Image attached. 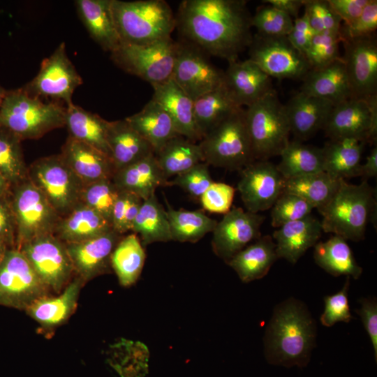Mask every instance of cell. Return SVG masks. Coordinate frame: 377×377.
Wrapping results in <instances>:
<instances>
[{"label": "cell", "instance_id": "obj_1", "mask_svg": "<svg viewBox=\"0 0 377 377\" xmlns=\"http://www.w3.org/2000/svg\"><path fill=\"white\" fill-rule=\"evenodd\" d=\"M251 17L244 0H184L175 19L191 43L230 61L252 41Z\"/></svg>", "mask_w": 377, "mask_h": 377}, {"label": "cell", "instance_id": "obj_2", "mask_svg": "<svg viewBox=\"0 0 377 377\" xmlns=\"http://www.w3.org/2000/svg\"><path fill=\"white\" fill-rule=\"evenodd\" d=\"M316 337V321L300 301L289 298L277 305L264 343L267 361L286 367L309 363Z\"/></svg>", "mask_w": 377, "mask_h": 377}, {"label": "cell", "instance_id": "obj_3", "mask_svg": "<svg viewBox=\"0 0 377 377\" xmlns=\"http://www.w3.org/2000/svg\"><path fill=\"white\" fill-rule=\"evenodd\" d=\"M376 207L374 189L362 181L350 184L341 179L330 201L318 209L323 231L357 242L364 238L367 225Z\"/></svg>", "mask_w": 377, "mask_h": 377}, {"label": "cell", "instance_id": "obj_4", "mask_svg": "<svg viewBox=\"0 0 377 377\" xmlns=\"http://www.w3.org/2000/svg\"><path fill=\"white\" fill-rule=\"evenodd\" d=\"M113 19L122 43L145 45L171 37L176 19L163 0H111Z\"/></svg>", "mask_w": 377, "mask_h": 377}, {"label": "cell", "instance_id": "obj_5", "mask_svg": "<svg viewBox=\"0 0 377 377\" xmlns=\"http://www.w3.org/2000/svg\"><path fill=\"white\" fill-rule=\"evenodd\" d=\"M66 106L57 101L45 103L22 87L9 90L0 110V125L22 141L36 140L65 126Z\"/></svg>", "mask_w": 377, "mask_h": 377}, {"label": "cell", "instance_id": "obj_6", "mask_svg": "<svg viewBox=\"0 0 377 377\" xmlns=\"http://www.w3.org/2000/svg\"><path fill=\"white\" fill-rule=\"evenodd\" d=\"M245 120L255 161L280 155L290 141V130L284 104L274 89L245 109Z\"/></svg>", "mask_w": 377, "mask_h": 377}, {"label": "cell", "instance_id": "obj_7", "mask_svg": "<svg viewBox=\"0 0 377 377\" xmlns=\"http://www.w3.org/2000/svg\"><path fill=\"white\" fill-rule=\"evenodd\" d=\"M198 143L209 165L239 171L255 161L243 108L219 122Z\"/></svg>", "mask_w": 377, "mask_h": 377}, {"label": "cell", "instance_id": "obj_8", "mask_svg": "<svg viewBox=\"0 0 377 377\" xmlns=\"http://www.w3.org/2000/svg\"><path fill=\"white\" fill-rule=\"evenodd\" d=\"M28 179L60 216L80 202L84 184L59 154L38 158L28 165Z\"/></svg>", "mask_w": 377, "mask_h": 377}, {"label": "cell", "instance_id": "obj_9", "mask_svg": "<svg viewBox=\"0 0 377 377\" xmlns=\"http://www.w3.org/2000/svg\"><path fill=\"white\" fill-rule=\"evenodd\" d=\"M176 48L171 37L145 45L122 43L110 59L125 72L154 85L172 77Z\"/></svg>", "mask_w": 377, "mask_h": 377}, {"label": "cell", "instance_id": "obj_10", "mask_svg": "<svg viewBox=\"0 0 377 377\" xmlns=\"http://www.w3.org/2000/svg\"><path fill=\"white\" fill-rule=\"evenodd\" d=\"M16 226V247L39 236L53 234L60 216L27 179L10 188Z\"/></svg>", "mask_w": 377, "mask_h": 377}, {"label": "cell", "instance_id": "obj_11", "mask_svg": "<svg viewBox=\"0 0 377 377\" xmlns=\"http://www.w3.org/2000/svg\"><path fill=\"white\" fill-rule=\"evenodd\" d=\"M50 293L22 252L8 249L0 263V306L25 311Z\"/></svg>", "mask_w": 377, "mask_h": 377}, {"label": "cell", "instance_id": "obj_12", "mask_svg": "<svg viewBox=\"0 0 377 377\" xmlns=\"http://www.w3.org/2000/svg\"><path fill=\"white\" fill-rule=\"evenodd\" d=\"M17 249L50 292L59 293L75 275L66 244L53 234L36 237Z\"/></svg>", "mask_w": 377, "mask_h": 377}, {"label": "cell", "instance_id": "obj_13", "mask_svg": "<svg viewBox=\"0 0 377 377\" xmlns=\"http://www.w3.org/2000/svg\"><path fill=\"white\" fill-rule=\"evenodd\" d=\"M249 59L270 77L303 80L311 69L306 58L287 36L255 34L249 46Z\"/></svg>", "mask_w": 377, "mask_h": 377}, {"label": "cell", "instance_id": "obj_14", "mask_svg": "<svg viewBox=\"0 0 377 377\" xmlns=\"http://www.w3.org/2000/svg\"><path fill=\"white\" fill-rule=\"evenodd\" d=\"M82 84V79L69 59L63 42L43 59L37 75L22 88L31 96L61 101L66 106L73 103V94Z\"/></svg>", "mask_w": 377, "mask_h": 377}, {"label": "cell", "instance_id": "obj_15", "mask_svg": "<svg viewBox=\"0 0 377 377\" xmlns=\"http://www.w3.org/2000/svg\"><path fill=\"white\" fill-rule=\"evenodd\" d=\"M200 48L188 42H177L172 79L193 100L224 81V72L215 67Z\"/></svg>", "mask_w": 377, "mask_h": 377}, {"label": "cell", "instance_id": "obj_16", "mask_svg": "<svg viewBox=\"0 0 377 377\" xmlns=\"http://www.w3.org/2000/svg\"><path fill=\"white\" fill-rule=\"evenodd\" d=\"M323 129L330 140L350 138L376 142L377 96L367 101L351 98L334 105Z\"/></svg>", "mask_w": 377, "mask_h": 377}, {"label": "cell", "instance_id": "obj_17", "mask_svg": "<svg viewBox=\"0 0 377 377\" xmlns=\"http://www.w3.org/2000/svg\"><path fill=\"white\" fill-rule=\"evenodd\" d=\"M239 171L237 190L246 211L258 213L272 208L283 193L285 182L276 165L255 161Z\"/></svg>", "mask_w": 377, "mask_h": 377}, {"label": "cell", "instance_id": "obj_18", "mask_svg": "<svg viewBox=\"0 0 377 377\" xmlns=\"http://www.w3.org/2000/svg\"><path fill=\"white\" fill-rule=\"evenodd\" d=\"M351 98L367 101L377 96V43L374 34L342 41Z\"/></svg>", "mask_w": 377, "mask_h": 377}, {"label": "cell", "instance_id": "obj_19", "mask_svg": "<svg viewBox=\"0 0 377 377\" xmlns=\"http://www.w3.org/2000/svg\"><path fill=\"white\" fill-rule=\"evenodd\" d=\"M265 217L258 213L233 207L225 214L213 230L212 246L215 254L228 263L260 235Z\"/></svg>", "mask_w": 377, "mask_h": 377}, {"label": "cell", "instance_id": "obj_20", "mask_svg": "<svg viewBox=\"0 0 377 377\" xmlns=\"http://www.w3.org/2000/svg\"><path fill=\"white\" fill-rule=\"evenodd\" d=\"M123 236L112 230L87 240L65 244L75 274L87 283L109 272L111 255Z\"/></svg>", "mask_w": 377, "mask_h": 377}, {"label": "cell", "instance_id": "obj_21", "mask_svg": "<svg viewBox=\"0 0 377 377\" xmlns=\"http://www.w3.org/2000/svg\"><path fill=\"white\" fill-rule=\"evenodd\" d=\"M228 64L223 83L239 107H249L274 89L271 77L251 60Z\"/></svg>", "mask_w": 377, "mask_h": 377}, {"label": "cell", "instance_id": "obj_22", "mask_svg": "<svg viewBox=\"0 0 377 377\" xmlns=\"http://www.w3.org/2000/svg\"><path fill=\"white\" fill-rule=\"evenodd\" d=\"M60 156L84 185L112 179L115 169L110 156L84 142L68 137Z\"/></svg>", "mask_w": 377, "mask_h": 377}, {"label": "cell", "instance_id": "obj_23", "mask_svg": "<svg viewBox=\"0 0 377 377\" xmlns=\"http://www.w3.org/2000/svg\"><path fill=\"white\" fill-rule=\"evenodd\" d=\"M85 283L75 275L61 292L36 300L25 311L44 330H53L65 323L74 313L81 288Z\"/></svg>", "mask_w": 377, "mask_h": 377}, {"label": "cell", "instance_id": "obj_24", "mask_svg": "<svg viewBox=\"0 0 377 377\" xmlns=\"http://www.w3.org/2000/svg\"><path fill=\"white\" fill-rule=\"evenodd\" d=\"M284 106L290 133L301 141L309 139L323 129L334 104L300 91Z\"/></svg>", "mask_w": 377, "mask_h": 377}, {"label": "cell", "instance_id": "obj_25", "mask_svg": "<svg viewBox=\"0 0 377 377\" xmlns=\"http://www.w3.org/2000/svg\"><path fill=\"white\" fill-rule=\"evenodd\" d=\"M152 98L158 103L170 117L177 133L193 141H200L194 114L193 101L170 78L151 85Z\"/></svg>", "mask_w": 377, "mask_h": 377}, {"label": "cell", "instance_id": "obj_26", "mask_svg": "<svg viewBox=\"0 0 377 377\" xmlns=\"http://www.w3.org/2000/svg\"><path fill=\"white\" fill-rule=\"evenodd\" d=\"M322 232L320 221L311 214L281 226L272 235L276 240L278 258H285L295 264L309 248L318 242Z\"/></svg>", "mask_w": 377, "mask_h": 377}, {"label": "cell", "instance_id": "obj_27", "mask_svg": "<svg viewBox=\"0 0 377 377\" xmlns=\"http://www.w3.org/2000/svg\"><path fill=\"white\" fill-rule=\"evenodd\" d=\"M300 91L330 101L334 105L351 98L344 61L339 59L318 69H311L302 80Z\"/></svg>", "mask_w": 377, "mask_h": 377}, {"label": "cell", "instance_id": "obj_28", "mask_svg": "<svg viewBox=\"0 0 377 377\" xmlns=\"http://www.w3.org/2000/svg\"><path fill=\"white\" fill-rule=\"evenodd\" d=\"M78 15L91 38L110 53L121 44L111 10V0H77Z\"/></svg>", "mask_w": 377, "mask_h": 377}, {"label": "cell", "instance_id": "obj_29", "mask_svg": "<svg viewBox=\"0 0 377 377\" xmlns=\"http://www.w3.org/2000/svg\"><path fill=\"white\" fill-rule=\"evenodd\" d=\"M112 181L120 191L133 193L143 200L155 194L157 188L167 186V180L151 154L115 172Z\"/></svg>", "mask_w": 377, "mask_h": 377}, {"label": "cell", "instance_id": "obj_30", "mask_svg": "<svg viewBox=\"0 0 377 377\" xmlns=\"http://www.w3.org/2000/svg\"><path fill=\"white\" fill-rule=\"evenodd\" d=\"M107 142L115 172L154 154L151 146L125 119L110 121Z\"/></svg>", "mask_w": 377, "mask_h": 377}, {"label": "cell", "instance_id": "obj_31", "mask_svg": "<svg viewBox=\"0 0 377 377\" xmlns=\"http://www.w3.org/2000/svg\"><path fill=\"white\" fill-rule=\"evenodd\" d=\"M113 230L100 214L80 202L67 214L60 216L53 235L64 244L77 243Z\"/></svg>", "mask_w": 377, "mask_h": 377}, {"label": "cell", "instance_id": "obj_32", "mask_svg": "<svg viewBox=\"0 0 377 377\" xmlns=\"http://www.w3.org/2000/svg\"><path fill=\"white\" fill-rule=\"evenodd\" d=\"M278 259L276 244L269 235L260 237L227 263L244 283L264 277Z\"/></svg>", "mask_w": 377, "mask_h": 377}, {"label": "cell", "instance_id": "obj_33", "mask_svg": "<svg viewBox=\"0 0 377 377\" xmlns=\"http://www.w3.org/2000/svg\"><path fill=\"white\" fill-rule=\"evenodd\" d=\"M125 119L157 152L168 140L179 135L166 111L150 100L138 112Z\"/></svg>", "mask_w": 377, "mask_h": 377}, {"label": "cell", "instance_id": "obj_34", "mask_svg": "<svg viewBox=\"0 0 377 377\" xmlns=\"http://www.w3.org/2000/svg\"><path fill=\"white\" fill-rule=\"evenodd\" d=\"M366 142L355 138L330 140L322 148L324 172L346 180L361 175V156Z\"/></svg>", "mask_w": 377, "mask_h": 377}, {"label": "cell", "instance_id": "obj_35", "mask_svg": "<svg viewBox=\"0 0 377 377\" xmlns=\"http://www.w3.org/2000/svg\"><path fill=\"white\" fill-rule=\"evenodd\" d=\"M110 121L73 103L66 106L65 126L69 137L84 142L110 156L107 142Z\"/></svg>", "mask_w": 377, "mask_h": 377}, {"label": "cell", "instance_id": "obj_36", "mask_svg": "<svg viewBox=\"0 0 377 377\" xmlns=\"http://www.w3.org/2000/svg\"><path fill=\"white\" fill-rule=\"evenodd\" d=\"M313 258L319 267L334 276L346 275L357 279L362 273V268L356 262L346 239L339 235L317 242Z\"/></svg>", "mask_w": 377, "mask_h": 377}, {"label": "cell", "instance_id": "obj_37", "mask_svg": "<svg viewBox=\"0 0 377 377\" xmlns=\"http://www.w3.org/2000/svg\"><path fill=\"white\" fill-rule=\"evenodd\" d=\"M224 83L193 101L198 131L202 137L219 122L239 109Z\"/></svg>", "mask_w": 377, "mask_h": 377}, {"label": "cell", "instance_id": "obj_38", "mask_svg": "<svg viewBox=\"0 0 377 377\" xmlns=\"http://www.w3.org/2000/svg\"><path fill=\"white\" fill-rule=\"evenodd\" d=\"M154 154L167 180L204 161L199 143L180 135L168 140Z\"/></svg>", "mask_w": 377, "mask_h": 377}, {"label": "cell", "instance_id": "obj_39", "mask_svg": "<svg viewBox=\"0 0 377 377\" xmlns=\"http://www.w3.org/2000/svg\"><path fill=\"white\" fill-rule=\"evenodd\" d=\"M341 179L324 171L285 179L283 193L300 196L318 209L332 198Z\"/></svg>", "mask_w": 377, "mask_h": 377}, {"label": "cell", "instance_id": "obj_40", "mask_svg": "<svg viewBox=\"0 0 377 377\" xmlns=\"http://www.w3.org/2000/svg\"><path fill=\"white\" fill-rule=\"evenodd\" d=\"M276 165L284 179L324 171L322 148L304 145L300 140L289 141Z\"/></svg>", "mask_w": 377, "mask_h": 377}, {"label": "cell", "instance_id": "obj_41", "mask_svg": "<svg viewBox=\"0 0 377 377\" xmlns=\"http://www.w3.org/2000/svg\"><path fill=\"white\" fill-rule=\"evenodd\" d=\"M145 253L135 233L123 236L111 255V267L119 283L128 287L139 278L145 263Z\"/></svg>", "mask_w": 377, "mask_h": 377}, {"label": "cell", "instance_id": "obj_42", "mask_svg": "<svg viewBox=\"0 0 377 377\" xmlns=\"http://www.w3.org/2000/svg\"><path fill=\"white\" fill-rule=\"evenodd\" d=\"M131 230L140 235L145 245L172 240L166 211L155 194L143 200Z\"/></svg>", "mask_w": 377, "mask_h": 377}, {"label": "cell", "instance_id": "obj_43", "mask_svg": "<svg viewBox=\"0 0 377 377\" xmlns=\"http://www.w3.org/2000/svg\"><path fill=\"white\" fill-rule=\"evenodd\" d=\"M166 215L171 239L182 242H198L208 232H212L218 223L201 211L176 210L169 205Z\"/></svg>", "mask_w": 377, "mask_h": 377}, {"label": "cell", "instance_id": "obj_44", "mask_svg": "<svg viewBox=\"0 0 377 377\" xmlns=\"http://www.w3.org/2000/svg\"><path fill=\"white\" fill-rule=\"evenodd\" d=\"M21 142L17 135L0 125V175L11 186L28 179Z\"/></svg>", "mask_w": 377, "mask_h": 377}, {"label": "cell", "instance_id": "obj_45", "mask_svg": "<svg viewBox=\"0 0 377 377\" xmlns=\"http://www.w3.org/2000/svg\"><path fill=\"white\" fill-rule=\"evenodd\" d=\"M120 190L112 179H104L83 186L80 202L88 206L112 224V211Z\"/></svg>", "mask_w": 377, "mask_h": 377}, {"label": "cell", "instance_id": "obj_46", "mask_svg": "<svg viewBox=\"0 0 377 377\" xmlns=\"http://www.w3.org/2000/svg\"><path fill=\"white\" fill-rule=\"evenodd\" d=\"M340 42L339 31L316 33L305 54L311 69L323 68L341 59L339 50Z\"/></svg>", "mask_w": 377, "mask_h": 377}, {"label": "cell", "instance_id": "obj_47", "mask_svg": "<svg viewBox=\"0 0 377 377\" xmlns=\"http://www.w3.org/2000/svg\"><path fill=\"white\" fill-rule=\"evenodd\" d=\"M251 24L260 35L287 36L292 29L293 20L287 14L267 4L258 8L251 17Z\"/></svg>", "mask_w": 377, "mask_h": 377}, {"label": "cell", "instance_id": "obj_48", "mask_svg": "<svg viewBox=\"0 0 377 377\" xmlns=\"http://www.w3.org/2000/svg\"><path fill=\"white\" fill-rule=\"evenodd\" d=\"M313 207L300 196L283 193L271 211V224L274 228L303 219L311 214Z\"/></svg>", "mask_w": 377, "mask_h": 377}, {"label": "cell", "instance_id": "obj_49", "mask_svg": "<svg viewBox=\"0 0 377 377\" xmlns=\"http://www.w3.org/2000/svg\"><path fill=\"white\" fill-rule=\"evenodd\" d=\"M304 14L316 33L339 31L341 20L328 0H304Z\"/></svg>", "mask_w": 377, "mask_h": 377}, {"label": "cell", "instance_id": "obj_50", "mask_svg": "<svg viewBox=\"0 0 377 377\" xmlns=\"http://www.w3.org/2000/svg\"><path fill=\"white\" fill-rule=\"evenodd\" d=\"M142 202L143 200L138 195L121 191L112 211V229L120 235L131 230Z\"/></svg>", "mask_w": 377, "mask_h": 377}, {"label": "cell", "instance_id": "obj_51", "mask_svg": "<svg viewBox=\"0 0 377 377\" xmlns=\"http://www.w3.org/2000/svg\"><path fill=\"white\" fill-rule=\"evenodd\" d=\"M214 182L209 172V165L202 161L168 181L167 186H178L191 196L200 198Z\"/></svg>", "mask_w": 377, "mask_h": 377}, {"label": "cell", "instance_id": "obj_52", "mask_svg": "<svg viewBox=\"0 0 377 377\" xmlns=\"http://www.w3.org/2000/svg\"><path fill=\"white\" fill-rule=\"evenodd\" d=\"M377 27V1L369 0L360 16L349 24H341L342 41L357 40L374 35Z\"/></svg>", "mask_w": 377, "mask_h": 377}, {"label": "cell", "instance_id": "obj_53", "mask_svg": "<svg viewBox=\"0 0 377 377\" xmlns=\"http://www.w3.org/2000/svg\"><path fill=\"white\" fill-rule=\"evenodd\" d=\"M349 279L350 277L347 276L341 290L324 297L325 309L320 318L323 325L331 327L337 322L348 323L353 318L348 299Z\"/></svg>", "mask_w": 377, "mask_h": 377}, {"label": "cell", "instance_id": "obj_54", "mask_svg": "<svg viewBox=\"0 0 377 377\" xmlns=\"http://www.w3.org/2000/svg\"><path fill=\"white\" fill-rule=\"evenodd\" d=\"M235 189L222 182H213L200 196L204 209L212 212L226 214L230 210Z\"/></svg>", "mask_w": 377, "mask_h": 377}, {"label": "cell", "instance_id": "obj_55", "mask_svg": "<svg viewBox=\"0 0 377 377\" xmlns=\"http://www.w3.org/2000/svg\"><path fill=\"white\" fill-rule=\"evenodd\" d=\"M0 239L10 249L16 247L17 226L12 207L10 191L0 198Z\"/></svg>", "mask_w": 377, "mask_h": 377}, {"label": "cell", "instance_id": "obj_56", "mask_svg": "<svg viewBox=\"0 0 377 377\" xmlns=\"http://www.w3.org/2000/svg\"><path fill=\"white\" fill-rule=\"evenodd\" d=\"M316 34L304 13L302 17L293 20L292 29L287 36V38L294 47L305 56Z\"/></svg>", "mask_w": 377, "mask_h": 377}, {"label": "cell", "instance_id": "obj_57", "mask_svg": "<svg viewBox=\"0 0 377 377\" xmlns=\"http://www.w3.org/2000/svg\"><path fill=\"white\" fill-rule=\"evenodd\" d=\"M360 309L355 310L360 316L363 325L370 337L374 357L377 359V303L375 298H362Z\"/></svg>", "mask_w": 377, "mask_h": 377}, {"label": "cell", "instance_id": "obj_58", "mask_svg": "<svg viewBox=\"0 0 377 377\" xmlns=\"http://www.w3.org/2000/svg\"><path fill=\"white\" fill-rule=\"evenodd\" d=\"M369 1V0H328L343 24H349L357 18Z\"/></svg>", "mask_w": 377, "mask_h": 377}, {"label": "cell", "instance_id": "obj_59", "mask_svg": "<svg viewBox=\"0 0 377 377\" xmlns=\"http://www.w3.org/2000/svg\"><path fill=\"white\" fill-rule=\"evenodd\" d=\"M263 2L296 19L299 17L298 14L302 6H304V0H265Z\"/></svg>", "mask_w": 377, "mask_h": 377}, {"label": "cell", "instance_id": "obj_60", "mask_svg": "<svg viewBox=\"0 0 377 377\" xmlns=\"http://www.w3.org/2000/svg\"><path fill=\"white\" fill-rule=\"evenodd\" d=\"M377 175V148L375 147L367 157L366 162L361 165V175L362 181H367L369 178L374 177Z\"/></svg>", "mask_w": 377, "mask_h": 377}, {"label": "cell", "instance_id": "obj_61", "mask_svg": "<svg viewBox=\"0 0 377 377\" xmlns=\"http://www.w3.org/2000/svg\"><path fill=\"white\" fill-rule=\"evenodd\" d=\"M10 188V184L0 175V198L9 193Z\"/></svg>", "mask_w": 377, "mask_h": 377}, {"label": "cell", "instance_id": "obj_62", "mask_svg": "<svg viewBox=\"0 0 377 377\" xmlns=\"http://www.w3.org/2000/svg\"><path fill=\"white\" fill-rule=\"evenodd\" d=\"M10 249L8 245L0 239V263L2 261L6 251Z\"/></svg>", "mask_w": 377, "mask_h": 377}, {"label": "cell", "instance_id": "obj_63", "mask_svg": "<svg viewBox=\"0 0 377 377\" xmlns=\"http://www.w3.org/2000/svg\"><path fill=\"white\" fill-rule=\"evenodd\" d=\"M8 90L5 89L1 84H0V110L3 104V102L4 101L5 96L7 94Z\"/></svg>", "mask_w": 377, "mask_h": 377}]
</instances>
